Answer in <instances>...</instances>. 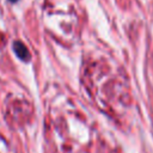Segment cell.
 Returning a JSON list of instances; mask_svg holds the SVG:
<instances>
[{
    "mask_svg": "<svg viewBox=\"0 0 153 153\" xmlns=\"http://www.w3.org/2000/svg\"><path fill=\"white\" fill-rule=\"evenodd\" d=\"M13 49H14V53L17 54V56L22 60H29L30 59V54H29V50L27 48L20 43V42H16L13 44Z\"/></svg>",
    "mask_w": 153,
    "mask_h": 153,
    "instance_id": "cell-1",
    "label": "cell"
},
{
    "mask_svg": "<svg viewBox=\"0 0 153 153\" xmlns=\"http://www.w3.org/2000/svg\"><path fill=\"white\" fill-rule=\"evenodd\" d=\"M11 1H17V0H11Z\"/></svg>",
    "mask_w": 153,
    "mask_h": 153,
    "instance_id": "cell-2",
    "label": "cell"
}]
</instances>
